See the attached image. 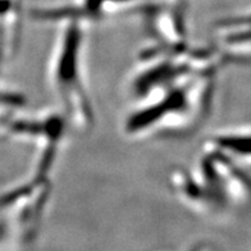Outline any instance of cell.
Wrapping results in <instances>:
<instances>
[{
  "instance_id": "1",
  "label": "cell",
  "mask_w": 251,
  "mask_h": 251,
  "mask_svg": "<svg viewBox=\"0 0 251 251\" xmlns=\"http://www.w3.org/2000/svg\"><path fill=\"white\" fill-rule=\"evenodd\" d=\"M215 75L183 79L140 100L126 114L122 129L129 139L194 132L212 110Z\"/></svg>"
},
{
  "instance_id": "2",
  "label": "cell",
  "mask_w": 251,
  "mask_h": 251,
  "mask_svg": "<svg viewBox=\"0 0 251 251\" xmlns=\"http://www.w3.org/2000/svg\"><path fill=\"white\" fill-rule=\"evenodd\" d=\"M58 26L48 63V82L71 127L81 131L95 125V106L86 77V25L67 21Z\"/></svg>"
},
{
  "instance_id": "3",
  "label": "cell",
  "mask_w": 251,
  "mask_h": 251,
  "mask_svg": "<svg viewBox=\"0 0 251 251\" xmlns=\"http://www.w3.org/2000/svg\"><path fill=\"white\" fill-rule=\"evenodd\" d=\"M68 127L71 125L62 110H45L31 116L18 114L3 132L35 150L31 171L51 176L66 141Z\"/></svg>"
},
{
  "instance_id": "4",
  "label": "cell",
  "mask_w": 251,
  "mask_h": 251,
  "mask_svg": "<svg viewBox=\"0 0 251 251\" xmlns=\"http://www.w3.org/2000/svg\"><path fill=\"white\" fill-rule=\"evenodd\" d=\"M140 0H77L76 3L53 8H43L33 12V18L43 24L59 25L76 21L83 25L99 22L135 7Z\"/></svg>"
},
{
  "instance_id": "5",
  "label": "cell",
  "mask_w": 251,
  "mask_h": 251,
  "mask_svg": "<svg viewBox=\"0 0 251 251\" xmlns=\"http://www.w3.org/2000/svg\"><path fill=\"white\" fill-rule=\"evenodd\" d=\"M22 35V0H0V54L7 59L18 49Z\"/></svg>"
},
{
  "instance_id": "6",
  "label": "cell",
  "mask_w": 251,
  "mask_h": 251,
  "mask_svg": "<svg viewBox=\"0 0 251 251\" xmlns=\"http://www.w3.org/2000/svg\"><path fill=\"white\" fill-rule=\"evenodd\" d=\"M206 146L222 152L233 162H248L251 164L250 131H226L217 133L209 140Z\"/></svg>"
},
{
  "instance_id": "7",
  "label": "cell",
  "mask_w": 251,
  "mask_h": 251,
  "mask_svg": "<svg viewBox=\"0 0 251 251\" xmlns=\"http://www.w3.org/2000/svg\"><path fill=\"white\" fill-rule=\"evenodd\" d=\"M25 105H26V98L24 94L4 87L0 89V132H3L12 119L21 114L20 112L24 109Z\"/></svg>"
}]
</instances>
